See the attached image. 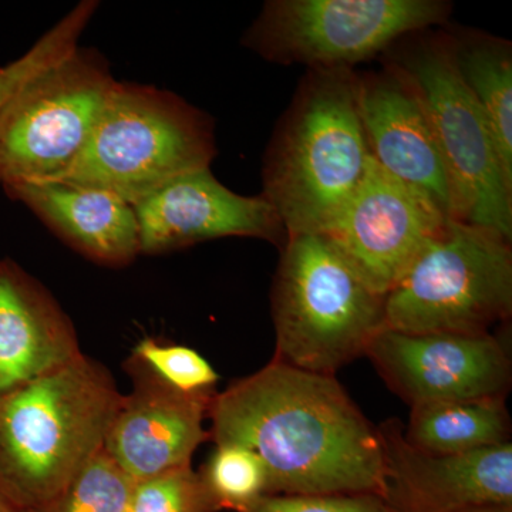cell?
<instances>
[{"label": "cell", "mask_w": 512, "mask_h": 512, "mask_svg": "<svg viewBox=\"0 0 512 512\" xmlns=\"http://www.w3.org/2000/svg\"><path fill=\"white\" fill-rule=\"evenodd\" d=\"M215 444H237L264 461L269 494L386 495L379 430L336 376L272 359L215 394Z\"/></svg>", "instance_id": "cell-1"}, {"label": "cell", "mask_w": 512, "mask_h": 512, "mask_svg": "<svg viewBox=\"0 0 512 512\" xmlns=\"http://www.w3.org/2000/svg\"><path fill=\"white\" fill-rule=\"evenodd\" d=\"M357 70H306L262 164V197L286 235L328 234L369 165Z\"/></svg>", "instance_id": "cell-2"}, {"label": "cell", "mask_w": 512, "mask_h": 512, "mask_svg": "<svg viewBox=\"0 0 512 512\" xmlns=\"http://www.w3.org/2000/svg\"><path fill=\"white\" fill-rule=\"evenodd\" d=\"M123 393L99 360L80 355L0 399V495L16 512L45 503L104 448Z\"/></svg>", "instance_id": "cell-3"}, {"label": "cell", "mask_w": 512, "mask_h": 512, "mask_svg": "<svg viewBox=\"0 0 512 512\" xmlns=\"http://www.w3.org/2000/svg\"><path fill=\"white\" fill-rule=\"evenodd\" d=\"M384 303L328 235H291L271 291L274 359L336 376L386 329Z\"/></svg>", "instance_id": "cell-4"}, {"label": "cell", "mask_w": 512, "mask_h": 512, "mask_svg": "<svg viewBox=\"0 0 512 512\" xmlns=\"http://www.w3.org/2000/svg\"><path fill=\"white\" fill-rule=\"evenodd\" d=\"M215 156L207 113L168 90L116 82L82 153L55 183L111 192L134 207Z\"/></svg>", "instance_id": "cell-5"}, {"label": "cell", "mask_w": 512, "mask_h": 512, "mask_svg": "<svg viewBox=\"0 0 512 512\" xmlns=\"http://www.w3.org/2000/svg\"><path fill=\"white\" fill-rule=\"evenodd\" d=\"M383 56L412 79L429 113L450 183L451 218L512 241V174L454 66L443 29L403 37Z\"/></svg>", "instance_id": "cell-6"}, {"label": "cell", "mask_w": 512, "mask_h": 512, "mask_svg": "<svg viewBox=\"0 0 512 512\" xmlns=\"http://www.w3.org/2000/svg\"><path fill=\"white\" fill-rule=\"evenodd\" d=\"M503 235L448 220L386 295V329L490 333L512 313V247Z\"/></svg>", "instance_id": "cell-7"}, {"label": "cell", "mask_w": 512, "mask_h": 512, "mask_svg": "<svg viewBox=\"0 0 512 512\" xmlns=\"http://www.w3.org/2000/svg\"><path fill=\"white\" fill-rule=\"evenodd\" d=\"M444 0H268L241 43L266 62L356 70L403 37L444 28Z\"/></svg>", "instance_id": "cell-8"}, {"label": "cell", "mask_w": 512, "mask_h": 512, "mask_svg": "<svg viewBox=\"0 0 512 512\" xmlns=\"http://www.w3.org/2000/svg\"><path fill=\"white\" fill-rule=\"evenodd\" d=\"M117 80L92 49L69 56L23 84L0 110V184L55 181L82 153Z\"/></svg>", "instance_id": "cell-9"}, {"label": "cell", "mask_w": 512, "mask_h": 512, "mask_svg": "<svg viewBox=\"0 0 512 512\" xmlns=\"http://www.w3.org/2000/svg\"><path fill=\"white\" fill-rule=\"evenodd\" d=\"M367 357L410 404L507 397L510 355L493 333H404L384 329Z\"/></svg>", "instance_id": "cell-10"}, {"label": "cell", "mask_w": 512, "mask_h": 512, "mask_svg": "<svg viewBox=\"0 0 512 512\" xmlns=\"http://www.w3.org/2000/svg\"><path fill=\"white\" fill-rule=\"evenodd\" d=\"M448 220L424 192L370 157L362 183L325 235L367 284L386 296Z\"/></svg>", "instance_id": "cell-11"}, {"label": "cell", "mask_w": 512, "mask_h": 512, "mask_svg": "<svg viewBox=\"0 0 512 512\" xmlns=\"http://www.w3.org/2000/svg\"><path fill=\"white\" fill-rule=\"evenodd\" d=\"M124 370L131 392L111 421L104 453L133 483L191 466L195 451L210 440L205 421L217 393L181 392L133 353Z\"/></svg>", "instance_id": "cell-12"}, {"label": "cell", "mask_w": 512, "mask_h": 512, "mask_svg": "<svg viewBox=\"0 0 512 512\" xmlns=\"http://www.w3.org/2000/svg\"><path fill=\"white\" fill-rule=\"evenodd\" d=\"M386 466L384 501L393 512H471L512 505V443L456 456L424 453L402 421L377 427Z\"/></svg>", "instance_id": "cell-13"}, {"label": "cell", "mask_w": 512, "mask_h": 512, "mask_svg": "<svg viewBox=\"0 0 512 512\" xmlns=\"http://www.w3.org/2000/svg\"><path fill=\"white\" fill-rule=\"evenodd\" d=\"M140 255H161L239 237L285 244L286 231L262 195L249 197L218 181L210 168L180 175L134 205Z\"/></svg>", "instance_id": "cell-14"}, {"label": "cell", "mask_w": 512, "mask_h": 512, "mask_svg": "<svg viewBox=\"0 0 512 512\" xmlns=\"http://www.w3.org/2000/svg\"><path fill=\"white\" fill-rule=\"evenodd\" d=\"M357 99L372 160L424 192L451 218L446 164L412 79L397 64L383 59L380 69L357 72Z\"/></svg>", "instance_id": "cell-15"}, {"label": "cell", "mask_w": 512, "mask_h": 512, "mask_svg": "<svg viewBox=\"0 0 512 512\" xmlns=\"http://www.w3.org/2000/svg\"><path fill=\"white\" fill-rule=\"evenodd\" d=\"M80 355L76 328L55 296L0 259V399Z\"/></svg>", "instance_id": "cell-16"}, {"label": "cell", "mask_w": 512, "mask_h": 512, "mask_svg": "<svg viewBox=\"0 0 512 512\" xmlns=\"http://www.w3.org/2000/svg\"><path fill=\"white\" fill-rule=\"evenodd\" d=\"M5 191L94 264L124 268L140 256L136 212L111 192L55 181L10 185Z\"/></svg>", "instance_id": "cell-17"}, {"label": "cell", "mask_w": 512, "mask_h": 512, "mask_svg": "<svg viewBox=\"0 0 512 512\" xmlns=\"http://www.w3.org/2000/svg\"><path fill=\"white\" fill-rule=\"evenodd\" d=\"M454 66L484 111L512 174V43L476 29L441 28Z\"/></svg>", "instance_id": "cell-18"}, {"label": "cell", "mask_w": 512, "mask_h": 512, "mask_svg": "<svg viewBox=\"0 0 512 512\" xmlns=\"http://www.w3.org/2000/svg\"><path fill=\"white\" fill-rule=\"evenodd\" d=\"M404 439L417 450L440 456L511 443L507 397L414 406Z\"/></svg>", "instance_id": "cell-19"}, {"label": "cell", "mask_w": 512, "mask_h": 512, "mask_svg": "<svg viewBox=\"0 0 512 512\" xmlns=\"http://www.w3.org/2000/svg\"><path fill=\"white\" fill-rule=\"evenodd\" d=\"M198 473L218 511L245 512L269 494L264 461L237 444H215L214 453Z\"/></svg>", "instance_id": "cell-20"}, {"label": "cell", "mask_w": 512, "mask_h": 512, "mask_svg": "<svg viewBox=\"0 0 512 512\" xmlns=\"http://www.w3.org/2000/svg\"><path fill=\"white\" fill-rule=\"evenodd\" d=\"M99 9L96 0H84L30 47L25 55L0 67V110L23 84L79 47V40Z\"/></svg>", "instance_id": "cell-21"}, {"label": "cell", "mask_w": 512, "mask_h": 512, "mask_svg": "<svg viewBox=\"0 0 512 512\" xmlns=\"http://www.w3.org/2000/svg\"><path fill=\"white\" fill-rule=\"evenodd\" d=\"M133 481L104 451L62 493L20 512H126Z\"/></svg>", "instance_id": "cell-22"}, {"label": "cell", "mask_w": 512, "mask_h": 512, "mask_svg": "<svg viewBox=\"0 0 512 512\" xmlns=\"http://www.w3.org/2000/svg\"><path fill=\"white\" fill-rule=\"evenodd\" d=\"M127 512H218L207 485L192 466L136 481Z\"/></svg>", "instance_id": "cell-23"}, {"label": "cell", "mask_w": 512, "mask_h": 512, "mask_svg": "<svg viewBox=\"0 0 512 512\" xmlns=\"http://www.w3.org/2000/svg\"><path fill=\"white\" fill-rule=\"evenodd\" d=\"M131 353L146 363L165 383L181 392L217 393L220 376L197 350L146 338L140 340Z\"/></svg>", "instance_id": "cell-24"}, {"label": "cell", "mask_w": 512, "mask_h": 512, "mask_svg": "<svg viewBox=\"0 0 512 512\" xmlns=\"http://www.w3.org/2000/svg\"><path fill=\"white\" fill-rule=\"evenodd\" d=\"M245 512H393L375 494H266Z\"/></svg>", "instance_id": "cell-25"}, {"label": "cell", "mask_w": 512, "mask_h": 512, "mask_svg": "<svg viewBox=\"0 0 512 512\" xmlns=\"http://www.w3.org/2000/svg\"><path fill=\"white\" fill-rule=\"evenodd\" d=\"M471 512H512V505H503V507H487Z\"/></svg>", "instance_id": "cell-26"}, {"label": "cell", "mask_w": 512, "mask_h": 512, "mask_svg": "<svg viewBox=\"0 0 512 512\" xmlns=\"http://www.w3.org/2000/svg\"><path fill=\"white\" fill-rule=\"evenodd\" d=\"M0 512H16L8 503H6V500L2 495H0Z\"/></svg>", "instance_id": "cell-27"}, {"label": "cell", "mask_w": 512, "mask_h": 512, "mask_svg": "<svg viewBox=\"0 0 512 512\" xmlns=\"http://www.w3.org/2000/svg\"><path fill=\"white\" fill-rule=\"evenodd\" d=\"M127 512V511H126Z\"/></svg>", "instance_id": "cell-28"}]
</instances>
